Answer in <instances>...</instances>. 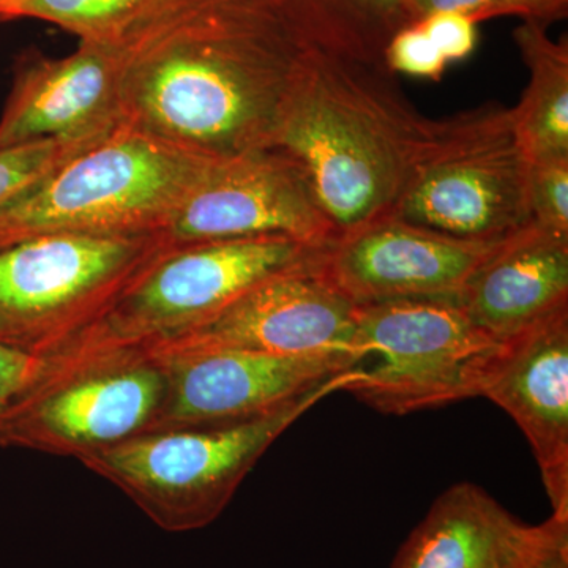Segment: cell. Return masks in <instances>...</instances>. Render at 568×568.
Masks as SVG:
<instances>
[{
	"instance_id": "6da1fadb",
	"label": "cell",
	"mask_w": 568,
	"mask_h": 568,
	"mask_svg": "<svg viewBox=\"0 0 568 568\" xmlns=\"http://www.w3.org/2000/svg\"><path fill=\"white\" fill-rule=\"evenodd\" d=\"M315 50L280 0H183L126 41L122 119L211 162L272 148Z\"/></svg>"
},
{
	"instance_id": "7a4b0ae2",
	"label": "cell",
	"mask_w": 568,
	"mask_h": 568,
	"mask_svg": "<svg viewBox=\"0 0 568 568\" xmlns=\"http://www.w3.org/2000/svg\"><path fill=\"white\" fill-rule=\"evenodd\" d=\"M446 121L418 112L386 65L316 47L275 148L302 168L336 234L392 215Z\"/></svg>"
},
{
	"instance_id": "3957f363",
	"label": "cell",
	"mask_w": 568,
	"mask_h": 568,
	"mask_svg": "<svg viewBox=\"0 0 568 568\" xmlns=\"http://www.w3.org/2000/svg\"><path fill=\"white\" fill-rule=\"evenodd\" d=\"M209 162L122 119L0 211V250L51 233L162 235Z\"/></svg>"
},
{
	"instance_id": "277c9868",
	"label": "cell",
	"mask_w": 568,
	"mask_h": 568,
	"mask_svg": "<svg viewBox=\"0 0 568 568\" xmlns=\"http://www.w3.org/2000/svg\"><path fill=\"white\" fill-rule=\"evenodd\" d=\"M506 343L470 323L455 298H398L357 305L349 394L406 416L481 395Z\"/></svg>"
},
{
	"instance_id": "5b68a950",
	"label": "cell",
	"mask_w": 568,
	"mask_h": 568,
	"mask_svg": "<svg viewBox=\"0 0 568 568\" xmlns=\"http://www.w3.org/2000/svg\"><path fill=\"white\" fill-rule=\"evenodd\" d=\"M528 175L510 110L455 115L392 216L458 241L496 244L530 223Z\"/></svg>"
},
{
	"instance_id": "8992f818",
	"label": "cell",
	"mask_w": 568,
	"mask_h": 568,
	"mask_svg": "<svg viewBox=\"0 0 568 568\" xmlns=\"http://www.w3.org/2000/svg\"><path fill=\"white\" fill-rule=\"evenodd\" d=\"M162 235L170 245L286 237L317 248L338 237L302 168L275 145L205 164Z\"/></svg>"
},
{
	"instance_id": "52a82bcc",
	"label": "cell",
	"mask_w": 568,
	"mask_h": 568,
	"mask_svg": "<svg viewBox=\"0 0 568 568\" xmlns=\"http://www.w3.org/2000/svg\"><path fill=\"white\" fill-rule=\"evenodd\" d=\"M166 246L159 234L51 233L0 250V339L84 306Z\"/></svg>"
},
{
	"instance_id": "ba28073f",
	"label": "cell",
	"mask_w": 568,
	"mask_h": 568,
	"mask_svg": "<svg viewBox=\"0 0 568 568\" xmlns=\"http://www.w3.org/2000/svg\"><path fill=\"white\" fill-rule=\"evenodd\" d=\"M324 250L286 237L168 245L126 291L123 310L138 324L196 328L257 284L313 263Z\"/></svg>"
},
{
	"instance_id": "9c48e42d",
	"label": "cell",
	"mask_w": 568,
	"mask_h": 568,
	"mask_svg": "<svg viewBox=\"0 0 568 568\" xmlns=\"http://www.w3.org/2000/svg\"><path fill=\"white\" fill-rule=\"evenodd\" d=\"M357 379V369L351 368L267 416L211 432L181 433L126 444L111 452V465L141 488L170 495L183 493L190 500L193 525L207 521L280 433L325 396L349 392Z\"/></svg>"
},
{
	"instance_id": "30bf717a",
	"label": "cell",
	"mask_w": 568,
	"mask_h": 568,
	"mask_svg": "<svg viewBox=\"0 0 568 568\" xmlns=\"http://www.w3.org/2000/svg\"><path fill=\"white\" fill-rule=\"evenodd\" d=\"M321 256L265 280L197 325L194 346L345 358L355 364L357 305L325 278Z\"/></svg>"
},
{
	"instance_id": "8fae6325",
	"label": "cell",
	"mask_w": 568,
	"mask_h": 568,
	"mask_svg": "<svg viewBox=\"0 0 568 568\" xmlns=\"http://www.w3.org/2000/svg\"><path fill=\"white\" fill-rule=\"evenodd\" d=\"M497 244L458 241L388 215L338 235L320 268L355 305L455 298Z\"/></svg>"
},
{
	"instance_id": "7c38bea8",
	"label": "cell",
	"mask_w": 568,
	"mask_h": 568,
	"mask_svg": "<svg viewBox=\"0 0 568 568\" xmlns=\"http://www.w3.org/2000/svg\"><path fill=\"white\" fill-rule=\"evenodd\" d=\"M123 62L125 43L84 40L65 58L26 55L0 118V149L110 132L122 121Z\"/></svg>"
},
{
	"instance_id": "4fadbf2b",
	"label": "cell",
	"mask_w": 568,
	"mask_h": 568,
	"mask_svg": "<svg viewBox=\"0 0 568 568\" xmlns=\"http://www.w3.org/2000/svg\"><path fill=\"white\" fill-rule=\"evenodd\" d=\"M480 396L528 437L551 517L568 521V306L504 345Z\"/></svg>"
},
{
	"instance_id": "5bb4252c",
	"label": "cell",
	"mask_w": 568,
	"mask_h": 568,
	"mask_svg": "<svg viewBox=\"0 0 568 568\" xmlns=\"http://www.w3.org/2000/svg\"><path fill=\"white\" fill-rule=\"evenodd\" d=\"M568 545V521L530 525L470 481L452 485L396 551L392 568H534Z\"/></svg>"
},
{
	"instance_id": "9a60e30c",
	"label": "cell",
	"mask_w": 568,
	"mask_h": 568,
	"mask_svg": "<svg viewBox=\"0 0 568 568\" xmlns=\"http://www.w3.org/2000/svg\"><path fill=\"white\" fill-rule=\"evenodd\" d=\"M175 388L174 410L186 420L267 416L353 368L334 357H280L233 347L196 346Z\"/></svg>"
},
{
	"instance_id": "2e32d148",
	"label": "cell",
	"mask_w": 568,
	"mask_h": 568,
	"mask_svg": "<svg viewBox=\"0 0 568 568\" xmlns=\"http://www.w3.org/2000/svg\"><path fill=\"white\" fill-rule=\"evenodd\" d=\"M455 301L478 331L510 342L568 306V234L529 223L493 248Z\"/></svg>"
},
{
	"instance_id": "e0dca14e",
	"label": "cell",
	"mask_w": 568,
	"mask_h": 568,
	"mask_svg": "<svg viewBox=\"0 0 568 568\" xmlns=\"http://www.w3.org/2000/svg\"><path fill=\"white\" fill-rule=\"evenodd\" d=\"M547 29L526 20L514 32L529 82L510 114L529 162L568 156V44L549 39Z\"/></svg>"
},
{
	"instance_id": "ac0fdd59",
	"label": "cell",
	"mask_w": 568,
	"mask_h": 568,
	"mask_svg": "<svg viewBox=\"0 0 568 568\" xmlns=\"http://www.w3.org/2000/svg\"><path fill=\"white\" fill-rule=\"evenodd\" d=\"M160 394L152 372L123 373L69 388L41 407V424L73 440L99 443L129 435L151 414Z\"/></svg>"
},
{
	"instance_id": "d6986e66",
	"label": "cell",
	"mask_w": 568,
	"mask_h": 568,
	"mask_svg": "<svg viewBox=\"0 0 568 568\" xmlns=\"http://www.w3.org/2000/svg\"><path fill=\"white\" fill-rule=\"evenodd\" d=\"M280 2L317 48L373 65H386L384 52L388 41L396 32L416 24L409 0Z\"/></svg>"
},
{
	"instance_id": "ffe728a7",
	"label": "cell",
	"mask_w": 568,
	"mask_h": 568,
	"mask_svg": "<svg viewBox=\"0 0 568 568\" xmlns=\"http://www.w3.org/2000/svg\"><path fill=\"white\" fill-rule=\"evenodd\" d=\"M183 0H0V21L52 22L84 41L123 44Z\"/></svg>"
},
{
	"instance_id": "44dd1931",
	"label": "cell",
	"mask_w": 568,
	"mask_h": 568,
	"mask_svg": "<svg viewBox=\"0 0 568 568\" xmlns=\"http://www.w3.org/2000/svg\"><path fill=\"white\" fill-rule=\"evenodd\" d=\"M102 136L81 141H37L0 149V211L32 190L73 153Z\"/></svg>"
},
{
	"instance_id": "7402d4cb",
	"label": "cell",
	"mask_w": 568,
	"mask_h": 568,
	"mask_svg": "<svg viewBox=\"0 0 568 568\" xmlns=\"http://www.w3.org/2000/svg\"><path fill=\"white\" fill-rule=\"evenodd\" d=\"M530 223L568 234V156L529 162Z\"/></svg>"
},
{
	"instance_id": "603a6c76",
	"label": "cell",
	"mask_w": 568,
	"mask_h": 568,
	"mask_svg": "<svg viewBox=\"0 0 568 568\" xmlns=\"http://www.w3.org/2000/svg\"><path fill=\"white\" fill-rule=\"evenodd\" d=\"M384 61L392 73H405L428 80H439L448 65L447 59L417 22L392 37L384 52Z\"/></svg>"
},
{
	"instance_id": "cb8c5ba5",
	"label": "cell",
	"mask_w": 568,
	"mask_h": 568,
	"mask_svg": "<svg viewBox=\"0 0 568 568\" xmlns=\"http://www.w3.org/2000/svg\"><path fill=\"white\" fill-rule=\"evenodd\" d=\"M447 62L463 61L477 47V22L466 14L435 13L417 21Z\"/></svg>"
},
{
	"instance_id": "d4e9b609",
	"label": "cell",
	"mask_w": 568,
	"mask_h": 568,
	"mask_svg": "<svg viewBox=\"0 0 568 568\" xmlns=\"http://www.w3.org/2000/svg\"><path fill=\"white\" fill-rule=\"evenodd\" d=\"M33 366L31 355L0 339V424L9 414L11 402L28 386Z\"/></svg>"
},
{
	"instance_id": "484cf974",
	"label": "cell",
	"mask_w": 568,
	"mask_h": 568,
	"mask_svg": "<svg viewBox=\"0 0 568 568\" xmlns=\"http://www.w3.org/2000/svg\"><path fill=\"white\" fill-rule=\"evenodd\" d=\"M497 2L499 0H409V7L416 22L428 14L459 13L478 24L496 18Z\"/></svg>"
},
{
	"instance_id": "4316f807",
	"label": "cell",
	"mask_w": 568,
	"mask_h": 568,
	"mask_svg": "<svg viewBox=\"0 0 568 568\" xmlns=\"http://www.w3.org/2000/svg\"><path fill=\"white\" fill-rule=\"evenodd\" d=\"M568 0H499L496 17L515 14L523 20L544 22L562 20L567 17Z\"/></svg>"
},
{
	"instance_id": "83f0119b",
	"label": "cell",
	"mask_w": 568,
	"mask_h": 568,
	"mask_svg": "<svg viewBox=\"0 0 568 568\" xmlns=\"http://www.w3.org/2000/svg\"><path fill=\"white\" fill-rule=\"evenodd\" d=\"M534 568H568V545L549 555Z\"/></svg>"
}]
</instances>
